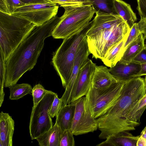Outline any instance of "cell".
<instances>
[{
  "mask_svg": "<svg viewBox=\"0 0 146 146\" xmlns=\"http://www.w3.org/2000/svg\"><path fill=\"white\" fill-rule=\"evenodd\" d=\"M141 69L140 72L137 74L136 77H140L143 75H146V63L141 64Z\"/></svg>",
  "mask_w": 146,
  "mask_h": 146,
  "instance_id": "cell-37",
  "label": "cell"
},
{
  "mask_svg": "<svg viewBox=\"0 0 146 146\" xmlns=\"http://www.w3.org/2000/svg\"><path fill=\"white\" fill-rule=\"evenodd\" d=\"M113 8L115 13L121 17L131 29L137 18L130 5L122 0H113Z\"/></svg>",
  "mask_w": 146,
  "mask_h": 146,
  "instance_id": "cell-19",
  "label": "cell"
},
{
  "mask_svg": "<svg viewBox=\"0 0 146 146\" xmlns=\"http://www.w3.org/2000/svg\"><path fill=\"white\" fill-rule=\"evenodd\" d=\"M15 122L11 116L1 111L0 113V146H12Z\"/></svg>",
  "mask_w": 146,
  "mask_h": 146,
  "instance_id": "cell-15",
  "label": "cell"
},
{
  "mask_svg": "<svg viewBox=\"0 0 146 146\" xmlns=\"http://www.w3.org/2000/svg\"><path fill=\"white\" fill-rule=\"evenodd\" d=\"M96 66L88 59L82 66L74 85L71 103L86 96L91 86Z\"/></svg>",
  "mask_w": 146,
  "mask_h": 146,
  "instance_id": "cell-12",
  "label": "cell"
},
{
  "mask_svg": "<svg viewBox=\"0 0 146 146\" xmlns=\"http://www.w3.org/2000/svg\"><path fill=\"white\" fill-rule=\"evenodd\" d=\"M75 109L74 102L63 106L57 116L56 123L63 131L70 129Z\"/></svg>",
  "mask_w": 146,
  "mask_h": 146,
  "instance_id": "cell-18",
  "label": "cell"
},
{
  "mask_svg": "<svg viewBox=\"0 0 146 146\" xmlns=\"http://www.w3.org/2000/svg\"><path fill=\"white\" fill-rule=\"evenodd\" d=\"M36 27L25 19L0 11V53L6 62Z\"/></svg>",
  "mask_w": 146,
  "mask_h": 146,
  "instance_id": "cell-3",
  "label": "cell"
},
{
  "mask_svg": "<svg viewBox=\"0 0 146 146\" xmlns=\"http://www.w3.org/2000/svg\"><path fill=\"white\" fill-rule=\"evenodd\" d=\"M95 16L86 34L87 36L105 29L111 28L124 20L119 15L96 10Z\"/></svg>",
  "mask_w": 146,
  "mask_h": 146,
  "instance_id": "cell-13",
  "label": "cell"
},
{
  "mask_svg": "<svg viewBox=\"0 0 146 146\" xmlns=\"http://www.w3.org/2000/svg\"><path fill=\"white\" fill-rule=\"evenodd\" d=\"M130 28L124 20L112 27L87 36L89 50L93 57L101 60L109 50L128 35Z\"/></svg>",
  "mask_w": 146,
  "mask_h": 146,
  "instance_id": "cell-6",
  "label": "cell"
},
{
  "mask_svg": "<svg viewBox=\"0 0 146 146\" xmlns=\"http://www.w3.org/2000/svg\"><path fill=\"white\" fill-rule=\"evenodd\" d=\"M73 135L70 129L63 131L61 137L60 146H74Z\"/></svg>",
  "mask_w": 146,
  "mask_h": 146,
  "instance_id": "cell-29",
  "label": "cell"
},
{
  "mask_svg": "<svg viewBox=\"0 0 146 146\" xmlns=\"http://www.w3.org/2000/svg\"><path fill=\"white\" fill-rule=\"evenodd\" d=\"M140 135L134 136L127 131H122L111 135L97 146H137Z\"/></svg>",
  "mask_w": 146,
  "mask_h": 146,
  "instance_id": "cell-16",
  "label": "cell"
},
{
  "mask_svg": "<svg viewBox=\"0 0 146 146\" xmlns=\"http://www.w3.org/2000/svg\"><path fill=\"white\" fill-rule=\"evenodd\" d=\"M90 54L87 36L80 44L73 63L71 75L67 83L65 91L61 98L64 106L71 103L73 88L75 80L82 66L87 62Z\"/></svg>",
  "mask_w": 146,
  "mask_h": 146,
  "instance_id": "cell-11",
  "label": "cell"
},
{
  "mask_svg": "<svg viewBox=\"0 0 146 146\" xmlns=\"http://www.w3.org/2000/svg\"><path fill=\"white\" fill-rule=\"evenodd\" d=\"M144 39L142 33L131 42L126 48L120 60L122 62L129 63L145 48Z\"/></svg>",
  "mask_w": 146,
  "mask_h": 146,
  "instance_id": "cell-22",
  "label": "cell"
},
{
  "mask_svg": "<svg viewBox=\"0 0 146 146\" xmlns=\"http://www.w3.org/2000/svg\"><path fill=\"white\" fill-rule=\"evenodd\" d=\"M146 139L140 136L137 142V146H146Z\"/></svg>",
  "mask_w": 146,
  "mask_h": 146,
  "instance_id": "cell-38",
  "label": "cell"
},
{
  "mask_svg": "<svg viewBox=\"0 0 146 146\" xmlns=\"http://www.w3.org/2000/svg\"><path fill=\"white\" fill-rule=\"evenodd\" d=\"M125 82L118 81L103 89L95 88L91 84L85 96L95 119L104 114L115 103L121 94Z\"/></svg>",
  "mask_w": 146,
  "mask_h": 146,
  "instance_id": "cell-7",
  "label": "cell"
},
{
  "mask_svg": "<svg viewBox=\"0 0 146 146\" xmlns=\"http://www.w3.org/2000/svg\"><path fill=\"white\" fill-rule=\"evenodd\" d=\"M64 11L54 29L52 36L64 39L85 29L91 21L96 9L91 5H60Z\"/></svg>",
  "mask_w": 146,
  "mask_h": 146,
  "instance_id": "cell-4",
  "label": "cell"
},
{
  "mask_svg": "<svg viewBox=\"0 0 146 146\" xmlns=\"http://www.w3.org/2000/svg\"><path fill=\"white\" fill-rule=\"evenodd\" d=\"M145 47L146 48V45L145 46Z\"/></svg>",
  "mask_w": 146,
  "mask_h": 146,
  "instance_id": "cell-40",
  "label": "cell"
},
{
  "mask_svg": "<svg viewBox=\"0 0 146 146\" xmlns=\"http://www.w3.org/2000/svg\"></svg>",
  "mask_w": 146,
  "mask_h": 146,
  "instance_id": "cell-41",
  "label": "cell"
},
{
  "mask_svg": "<svg viewBox=\"0 0 146 146\" xmlns=\"http://www.w3.org/2000/svg\"><path fill=\"white\" fill-rule=\"evenodd\" d=\"M146 93L145 79L138 77L125 82L121 94L115 103L104 115L96 119L100 133L99 137L106 139L122 131L135 130L136 127L127 118L129 109Z\"/></svg>",
  "mask_w": 146,
  "mask_h": 146,
  "instance_id": "cell-2",
  "label": "cell"
},
{
  "mask_svg": "<svg viewBox=\"0 0 146 146\" xmlns=\"http://www.w3.org/2000/svg\"><path fill=\"white\" fill-rule=\"evenodd\" d=\"M0 107H1L3 102L5 93L3 91V88L5 82L6 66V62L3 55L0 53Z\"/></svg>",
  "mask_w": 146,
  "mask_h": 146,
  "instance_id": "cell-26",
  "label": "cell"
},
{
  "mask_svg": "<svg viewBox=\"0 0 146 146\" xmlns=\"http://www.w3.org/2000/svg\"><path fill=\"white\" fill-rule=\"evenodd\" d=\"M91 23L84 29L64 39L53 55L52 63L65 89L71 74L78 49L82 41L87 36L86 33Z\"/></svg>",
  "mask_w": 146,
  "mask_h": 146,
  "instance_id": "cell-5",
  "label": "cell"
},
{
  "mask_svg": "<svg viewBox=\"0 0 146 146\" xmlns=\"http://www.w3.org/2000/svg\"><path fill=\"white\" fill-rule=\"evenodd\" d=\"M25 5L49 2L48 0H20Z\"/></svg>",
  "mask_w": 146,
  "mask_h": 146,
  "instance_id": "cell-36",
  "label": "cell"
},
{
  "mask_svg": "<svg viewBox=\"0 0 146 146\" xmlns=\"http://www.w3.org/2000/svg\"><path fill=\"white\" fill-rule=\"evenodd\" d=\"M63 131L56 123L48 131L36 139L40 146H60V142Z\"/></svg>",
  "mask_w": 146,
  "mask_h": 146,
  "instance_id": "cell-20",
  "label": "cell"
},
{
  "mask_svg": "<svg viewBox=\"0 0 146 146\" xmlns=\"http://www.w3.org/2000/svg\"><path fill=\"white\" fill-rule=\"evenodd\" d=\"M56 94L50 91L35 106L33 107L29 127L32 140L36 139L53 126L48 111Z\"/></svg>",
  "mask_w": 146,
  "mask_h": 146,
  "instance_id": "cell-8",
  "label": "cell"
},
{
  "mask_svg": "<svg viewBox=\"0 0 146 146\" xmlns=\"http://www.w3.org/2000/svg\"><path fill=\"white\" fill-rule=\"evenodd\" d=\"M49 91V90H45L40 84L34 86L33 88L32 92L33 102V106H35L42 99L46 94Z\"/></svg>",
  "mask_w": 146,
  "mask_h": 146,
  "instance_id": "cell-28",
  "label": "cell"
},
{
  "mask_svg": "<svg viewBox=\"0 0 146 146\" xmlns=\"http://www.w3.org/2000/svg\"><path fill=\"white\" fill-rule=\"evenodd\" d=\"M97 10L110 13L116 14L113 8V0H90Z\"/></svg>",
  "mask_w": 146,
  "mask_h": 146,
  "instance_id": "cell-27",
  "label": "cell"
},
{
  "mask_svg": "<svg viewBox=\"0 0 146 146\" xmlns=\"http://www.w3.org/2000/svg\"><path fill=\"white\" fill-rule=\"evenodd\" d=\"M140 137L146 139V126L141 133Z\"/></svg>",
  "mask_w": 146,
  "mask_h": 146,
  "instance_id": "cell-39",
  "label": "cell"
},
{
  "mask_svg": "<svg viewBox=\"0 0 146 146\" xmlns=\"http://www.w3.org/2000/svg\"><path fill=\"white\" fill-rule=\"evenodd\" d=\"M137 24L139 29L143 34L144 39L145 40L146 38V17L141 18Z\"/></svg>",
  "mask_w": 146,
  "mask_h": 146,
  "instance_id": "cell-35",
  "label": "cell"
},
{
  "mask_svg": "<svg viewBox=\"0 0 146 146\" xmlns=\"http://www.w3.org/2000/svg\"><path fill=\"white\" fill-rule=\"evenodd\" d=\"M137 10L141 18L146 17V0H137Z\"/></svg>",
  "mask_w": 146,
  "mask_h": 146,
  "instance_id": "cell-33",
  "label": "cell"
},
{
  "mask_svg": "<svg viewBox=\"0 0 146 146\" xmlns=\"http://www.w3.org/2000/svg\"><path fill=\"white\" fill-rule=\"evenodd\" d=\"M49 2L59 5H91L92 3L90 0H48Z\"/></svg>",
  "mask_w": 146,
  "mask_h": 146,
  "instance_id": "cell-32",
  "label": "cell"
},
{
  "mask_svg": "<svg viewBox=\"0 0 146 146\" xmlns=\"http://www.w3.org/2000/svg\"><path fill=\"white\" fill-rule=\"evenodd\" d=\"M63 103L61 98H59L56 94L54 99L49 110V114L51 118L56 116L63 106Z\"/></svg>",
  "mask_w": 146,
  "mask_h": 146,
  "instance_id": "cell-30",
  "label": "cell"
},
{
  "mask_svg": "<svg viewBox=\"0 0 146 146\" xmlns=\"http://www.w3.org/2000/svg\"><path fill=\"white\" fill-rule=\"evenodd\" d=\"M25 5L20 0H0V11L12 14L16 8Z\"/></svg>",
  "mask_w": 146,
  "mask_h": 146,
  "instance_id": "cell-25",
  "label": "cell"
},
{
  "mask_svg": "<svg viewBox=\"0 0 146 146\" xmlns=\"http://www.w3.org/2000/svg\"><path fill=\"white\" fill-rule=\"evenodd\" d=\"M74 102L75 111L70 129L73 134L77 136L96 131L98 124L92 114L86 96Z\"/></svg>",
  "mask_w": 146,
  "mask_h": 146,
  "instance_id": "cell-10",
  "label": "cell"
},
{
  "mask_svg": "<svg viewBox=\"0 0 146 146\" xmlns=\"http://www.w3.org/2000/svg\"><path fill=\"white\" fill-rule=\"evenodd\" d=\"M146 89V75L145 78ZM146 109V93L144 96L129 109L126 117L136 127L140 124V119Z\"/></svg>",
  "mask_w": 146,
  "mask_h": 146,
  "instance_id": "cell-23",
  "label": "cell"
},
{
  "mask_svg": "<svg viewBox=\"0 0 146 146\" xmlns=\"http://www.w3.org/2000/svg\"><path fill=\"white\" fill-rule=\"evenodd\" d=\"M60 19L57 15L36 27L11 54L6 62L4 87L10 88L26 72L32 69L37 62L44 41L52 36Z\"/></svg>",
  "mask_w": 146,
  "mask_h": 146,
  "instance_id": "cell-1",
  "label": "cell"
},
{
  "mask_svg": "<svg viewBox=\"0 0 146 146\" xmlns=\"http://www.w3.org/2000/svg\"><path fill=\"white\" fill-rule=\"evenodd\" d=\"M128 35L112 47L101 60L106 66L112 67L121 60L125 50L124 45Z\"/></svg>",
  "mask_w": 146,
  "mask_h": 146,
  "instance_id": "cell-21",
  "label": "cell"
},
{
  "mask_svg": "<svg viewBox=\"0 0 146 146\" xmlns=\"http://www.w3.org/2000/svg\"><path fill=\"white\" fill-rule=\"evenodd\" d=\"M9 99L17 100L25 95L32 93L33 88L31 86L27 83L16 84L10 88Z\"/></svg>",
  "mask_w": 146,
  "mask_h": 146,
  "instance_id": "cell-24",
  "label": "cell"
},
{
  "mask_svg": "<svg viewBox=\"0 0 146 146\" xmlns=\"http://www.w3.org/2000/svg\"><path fill=\"white\" fill-rule=\"evenodd\" d=\"M141 69L140 64L133 62L124 63L119 61L109 70L117 81L126 82L137 77L135 76Z\"/></svg>",
  "mask_w": 146,
  "mask_h": 146,
  "instance_id": "cell-14",
  "label": "cell"
},
{
  "mask_svg": "<svg viewBox=\"0 0 146 146\" xmlns=\"http://www.w3.org/2000/svg\"><path fill=\"white\" fill-rule=\"evenodd\" d=\"M117 82L107 67L103 66H96L92 86L96 88L103 89L107 88Z\"/></svg>",
  "mask_w": 146,
  "mask_h": 146,
  "instance_id": "cell-17",
  "label": "cell"
},
{
  "mask_svg": "<svg viewBox=\"0 0 146 146\" xmlns=\"http://www.w3.org/2000/svg\"><path fill=\"white\" fill-rule=\"evenodd\" d=\"M131 62L141 64L146 63V48L143 49Z\"/></svg>",
  "mask_w": 146,
  "mask_h": 146,
  "instance_id": "cell-34",
  "label": "cell"
},
{
  "mask_svg": "<svg viewBox=\"0 0 146 146\" xmlns=\"http://www.w3.org/2000/svg\"><path fill=\"white\" fill-rule=\"evenodd\" d=\"M58 8L56 4L50 2L26 4L16 8L12 14L27 20L37 27L56 16Z\"/></svg>",
  "mask_w": 146,
  "mask_h": 146,
  "instance_id": "cell-9",
  "label": "cell"
},
{
  "mask_svg": "<svg viewBox=\"0 0 146 146\" xmlns=\"http://www.w3.org/2000/svg\"><path fill=\"white\" fill-rule=\"evenodd\" d=\"M141 34L138 27L137 23H135L130 29L124 45L126 49L127 46L133 41L136 39Z\"/></svg>",
  "mask_w": 146,
  "mask_h": 146,
  "instance_id": "cell-31",
  "label": "cell"
}]
</instances>
